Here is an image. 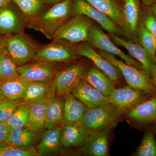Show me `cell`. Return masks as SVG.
I'll use <instances>...</instances> for the list:
<instances>
[{"label":"cell","instance_id":"3957f363","mask_svg":"<svg viewBox=\"0 0 156 156\" xmlns=\"http://www.w3.org/2000/svg\"><path fill=\"white\" fill-rule=\"evenodd\" d=\"M98 53L119 69L129 86L144 92H153L154 87L150 80L149 75L144 70L125 63L117 59L114 55L103 50H100Z\"/></svg>","mask_w":156,"mask_h":156},{"label":"cell","instance_id":"9c48e42d","mask_svg":"<svg viewBox=\"0 0 156 156\" xmlns=\"http://www.w3.org/2000/svg\"><path fill=\"white\" fill-rule=\"evenodd\" d=\"M73 14L84 15L93 20L104 29L112 34H126L122 28L115 24L106 14L95 9L85 0L73 1Z\"/></svg>","mask_w":156,"mask_h":156},{"label":"cell","instance_id":"60d3db41","mask_svg":"<svg viewBox=\"0 0 156 156\" xmlns=\"http://www.w3.org/2000/svg\"><path fill=\"white\" fill-rule=\"evenodd\" d=\"M151 75L152 76L154 83L156 87V59L155 62L154 67L153 71Z\"/></svg>","mask_w":156,"mask_h":156},{"label":"cell","instance_id":"d4e9b609","mask_svg":"<svg viewBox=\"0 0 156 156\" xmlns=\"http://www.w3.org/2000/svg\"><path fill=\"white\" fill-rule=\"evenodd\" d=\"M85 1L95 9L106 14L115 24L125 31L122 7H121L116 0Z\"/></svg>","mask_w":156,"mask_h":156},{"label":"cell","instance_id":"f1b7e54d","mask_svg":"<svg viewBox=\"0 0 156 156\" xmlns=\"http://www.w3.org/2000/svg\"><path fill=\"white\" fill-rule=\"evenodd\" d=\"M31 103L23 101L11 115L7 123L11 128H23L27 126L29 119Z\"/></svg>","mask_w":156,"mask_h":156},{"label":"cell","instance_id":"5b68a950","mask_svg":"<svg viewBox=\"0 0 156 156\" xmlns=\"http://www.w3.org/2000/svg\"><path fill=\"white\" fill-rule=\"evenodd\" d=\"M6 48L18 66L34 59L41 47L23 32L6 38Z\"/></svg>","mask_w":156,"mask_h":156},{"label":"cell","instance_id":"4316f807","mask_svg":"<svg viewBox=\"0 0 156 156\" xmlns=\"http://www.w3.org/2000/svg\"><path fill=\"white\" fill-rule=\"evenodd\" d=\"M37 134L27 127L11 128L5 142L20 147H33L36 142Z\"/></svg>","mask_w":156,"mask_h":156},{"label":"cell","instance_id":"83f0119b","mask_svg":"<svg viewBox=\"0 0 156 156\" xmlns=\"http://www.w3.org/2000/svg\"><path fill=\"white\" fill-rule=\"evenodd\" d=\"M51 83L30 82L23 97V101L31 102L49 96L54 91Z\"/></svg>","mask_w":156,"mask_h":156},{"label":"cell","instance_id":"e575fe53","mask_svg":"<svg viewBox=\"0 0 156 156\" xmlns=\"http://www.w3.org/2000/svg\"><path fill=\"white\" fill-rule=\"evenodd\" d=\"M135 154L137 156H156V141L152 132L147 133Z\"/></svg>","mask_w":156,"mask_h":156},{"label":"cell","instance_id":"ffe728a7","mask_svg":"<svg viewBox=\"0 0 156 156\" xmlns=\"http://www.w3.org/2000/svg\"><path fill=\"white\" fill-rule=\"evenodd\" d=\"M30 82L19 74L0 80V95L14 100L22 99Z\"/></svg>","mask_w":156,"mask_h":156},{"label":"cell","instance_id":"d6a6232c","mask_svg":"<svg viewBox=\"0 0 156 156\" xmlns=\"http://www.w3.org/2000/svg\"><path fill=\"white\" fill-rule=\"evenodd\" d=\"M34 147L25 148L0 142V156H37L38 153Z\"/></svg>","mask_w":156,"mask_h":156},{"label":"cell","instance_id":"ac0fdd59","mask_svg":"<svg viewBox=\"0 0 156 156\" xmlns=\"http://www.w3.org/2000/svg\"><path fill=\"white\" fill-rule=\"evenodd\" d=\"M91 133L82 124L64 125L61 129V145L68 148L80 147Z\"/></svg>","mask_w":156,"mask_h":156},{"label":"cell","instance_id":"f35d334b","mask_svg":"<svg viewBox=\"0 0 156 156\" xmlns=\"http://www.w3.org/2000/svg\"><path fill=\"white\" fill-rule=\"evenodd\" d=\"M9 134L0 131V142H5Z\"/></svg>","mask_w":156,"mask_h":156},{"label":"cell","instance_id":"1f68e13d","mask_svg":"<svg viewBox=\"0 0 156 156\" xmlns=\"http://www.w3.org/2000/svg\"><path fill=\"white\" fill-rule=\"evenodd\" d=\"M136 34L141 46L156 60V39L155 37L146 28L143 23L138 25Z\"/></svg>","mask_w":156,"mask_h":156},{"label":"cell","instance_id":"277c9868","mask_svg":"<svg viewBox=\"0 0 156 156\" xmlns=\"http://www.w3.org/2000/svg\"><path fill=\"white\" fill-rule=\"evenodd\" d=\"M92 22L87 16L75 15L58 29L52 40L60 39L71 44L88 41Z\"/></svg>","mask_w":156,"mask_h":156},{"label":"cell","instance_id":"d6986e66","mask_svg":"<svg viewBox=\"0 0 156 156\" xmlns=\"http://www.w3.org/2000/svg\"><path fill=\"white\" fill-rule=\"evenodd\" d=\"M113 39L119 44L127 50L132 57L139 62L144 71L148 75H151L154 67L155 60L154 59L142 46L138 44L123 40L117 35L112 34Z\"/></svg>","mask_w":156,"mask_h":156},{"label":"cell","instance_id":"ba28073f","mask_svg":"<svg viewBox=\"0 0 156 156\" xmlns=\"http://www.w3.org/2000/svg\"><path fill=\"white\" fill-rule=\"evenodd\" d=\"M55 62L37 60L18 66V74L31 82L51 83L57 71Z\"/></svg>","mask_w":156,"mask_h":156},{"label":"cell","instance_id":"836d02e7","mask_svg":"<svg viewBox=\"0 0 156 156\" xmlns=\"http://www.w3.org/2000/svg\"><path fill=\"white\" fill-rule=\"evenodd\" d=\"M2 96L0 101V122H7L14 111L22 103V99H9Z\"/></svg>","mask_w":156,"mask_h":156},{"label":"cell","instance_id":"2e32d148","mask_svg":"<svg viewBox=\"0 0 156 156\" xmlns=\"http://www.w3.org/2000/svg\"><path fill=\"white\" fill-rule=\"evenodd\" d=\"M130 119L140 123L156 121V97L141 100L126 112Z\"/></svg>","mask_w":156,"mask_h":156},{"label":"cell","instance_id":"cb8c5ba5","mask_svg":"<svg viewBox=\"0 0 156 156\" xmlns=\"http://www.w3.org/2000/svg\"><path fill=\"white\" fill-rule=\"evenodd\" d=\"M49 96L31 102L29 119L27 127L36 133L42 132L46 128V109Z\"/></svg>","mask_w":156,"mask_h":156},{"label":"cell","instance_id":"7c38bea8","mask_svg":"<svg viewBox=\"0 0 156 156\" xmlns=\"http://www.w3.org/2000/svg\"><path fill=\"white\" fill-rule=\"evenodd\" d=\"M142 92L128 86L115 89L108 97L112 104L123 113L142 100Z\"/></svg>","mask_w":156,"mask_h":156},{"label":"cell","instance_id":"4dcf8cb0","mask_svg":"<svg viewBox=\"0 0 156 156\" xmlns=\"http://www.w3.org/2000/svg\"><path fill=\"white\" fill-rule=\"evenodd\" d=\"M19 8L24 18L36 16L45 9V5L39 0H12Z\"/></svg>","mask_w":156,"mask_h":156},{"label":"cell","instance_id":"8992f818","mask_svg":"<svg viewBox=\"0 0 156 156\" xmlns=\"http://www.w3.org/2000/svg\"><path fill=\"white\" fill-rule=\"evenodd\" d=\"M52 41L50 44L41 47L34 59L53 62L68 61L76 59L79 55L78 48L76 50L66 41L60 39Z\"/></svg>","mask_w":156,"mask_h":156},{"label":"cell","instance_id":"8d00e7d4","mask_svg":"<svg viewBox=\"0 0 156 156\" xmlns=\"http://www.w3.org/2000/svg\"><path fill=\"white\" fill-rule=\"evenodd\" d=\"M46 6H51L57 4L62 0H39Z\"/></svg>","mask_w":156,"mask_h":156},{"label":"cell","instance_id":"9a60e30c","mask_svg":"<svg viewBox=\"0 0 156 156\" xmlns=\"http://www.w3.org/2000/svg\"><path fill=\"white\" fill-rule=\"evenodd\" d=\"M9 5L0 9V34L3 35L23 33L25 26L23 16Z\"/></svg>","mask_w":156,"mask_h":156},{"label":"cell","instance_id":"f546056e","mask_svg":"<svg viewBox=\"0 0 156 156\" xmlns=\"http://www.w3.org/2000/svg\"><path fill=\"white\" fill-rule=\"evenodd\" d=\"M18 66L12 58L6 47L0 50V80L18 75Z\"/></svg>","mask_w":156,"mask_h":156},{"label":"cell","instance_id":"74e56055","mask_svg":"<svg viewBox=\"0 0 156 156\" xmlns=\"http://www.w3.org/2000/svg\"><path fill=\"white\" fill-rule=\"evenodd\" d=\"M7 41L6 38L3 35L0 34V50L6 46Z\"/></svg>","mask_w":156,"mask_h":156},{"label":"cell","instance_id":"44dd1931","mask_svg":"<svg viewBox=\"0 0 156 156\" xmlns=\"http://www.w3.org/2000/svg\"><path fill=\"white\" fill-rule=\"evenodd\" d=\"M122 11L125 32L133 37L136 34L140 8V0H123Z\"/></svg>","mask_w":156,"mask_h":156},{"label":"cell","instance_id":"5bb4252c","mask_svg":"<svg viewBox=\"0 0 156 156\" xmlns=\"http://www.w3.org/2000/svg\"><path fill=\"white\" fill-rule=\"evenodd\" d=\"M79 55L84 56L91 60L114 83H118L121 77V72L117 67L106 58L98 53L89 46H81L78 48Z\"/></svg>","mask_w":156,"mask_h":156},{"label":"cell","instance_id":"b9f144b4","mask_svg":"<svg viewBox=\"0 0 156 156\" xmlns=\"http://www.w3.org/2000/svg\"><path fill=\"white\" fill-rule=\"evenodd\" d=\"M151 9L153 13L156 16V3H155L154 5H153Z\"/></svg>","mask_w":156,"mask_h":156},{"label":"cell","instance_id":"e0dca14e","mask_svg":"<svg viewBox=\"0 0 156 156\" xmlns=\"http://www.w3.org/2000/svg\"><path fill=\"white\" fill-rule=\"evenodd\" d=\"M64 100V125L82 124L87 110V106L72 93H68L62 95Z\"/></svg>","mask_w":156,"mask_h":156},{"label":"cell","instance_id":"8fae6325","mask_svg":"<svg viewBox=\"0 0 156 156\" xmlns=\"http://www.w3.org/2000/svg\"><path fill=\"white\" fill-rule=\"evenodd\" d=\"M71 92L87 109L112 104L108 96L104 95L83 79L80 81Z\"/></svg>","mask_w":156,"mask_h":156},{"label":"cell","instance_id":"7bdbcfd3","mask_svg":"<svg viewBox=\"0 0 156 156\" xmlns=\"http://www.w3.org/2000/svg\"><path fill=\"white\" fill-rule=\"evenodd\" d=\"M143 1H144L147 3H152L154 2L152 0H143Z\"/></svg>","mask_w":156,"mask_h":156},{"label":"cell","instance_id":"4fadbf2b","mask_svg":"<svg viewBox=\"0 0 156 156\" xmlns=\"http://www.w3.org/2000/svg\"><path fill=\"white\" fill-rule=\"evenodd\" d=\"M109 130H103L91 133L81 146L80 152L85 156H106L108 154Z\"/></svg>","mask_w":156,"mask_h":156},{"label":"cell","instance_id":"7a4b0ae2","mask_svg":"<svg viewBox=\"0 0 156 156\" xmlns=\"http://www.w3.org/2000/svg\"><path fill=\"white\" fill-rule=\"evenodd\" d=\"M122 114L112 104L87 109L82 125L91 133L110 130L119 122Z\"/></svg>","mask_w":156,"mask_h":156},{"label":"cell","instance_id":"30bf717a","mask_svg":"<svg viewBox=\"0 0 156 156\" xmlns=\"http://www.w3.org/2000/svg\"><path fill=\"white\" fill-rule=\"evenodd\" d=\"M88 41L100 50L111 53L114 56H119L127 64L133 66L140 69L144 70L142 65L139 62L127 55L121 49H119L111 41L103 30L97 27L92 25L89 31Z\"/></svg>","mask_w":156,"mask_h":156},{"label":"cell","instance_id":"ab89813d","mask_svg":"<svg viewBox=\"0 0 156 156\" xmlns=\"http://www.w3.org/2000/svg\"><path fill=\"white\" fill-rule=\"evenodd\" d=\"M12 0H0V9L9 5Z\"/></svg>","mask_w":156,"mask_h":156},{"label":"cell","instance_id":"52a82bcc","mask_svg":"<svg viewBox=\"0 0 156 156\" xmlns=\"http://www.w3.org/2000/svg\"><path fill=\"white\" fill-rule=\"evenodd\" d=\"M87 70L85 65H73L64 69L57 71L52 83L56 95H62L71 93L78 83L83 79Z\"/></svg>","mask_w":156,"mask_h":156},{"label":"cell","instance_id":"d590c367","mask_svg":"<svg viewBox=\"0 0 156 156\" xmlns=\"http://www.w3.org/2000/svg\"><path fill=\"white\" fill-rule=\"evenodd\" d=\"M143 24L156 39V15L153 12L148 13L144 17Z\"/></svg>","mask_w":156,"mask_h":156},{"label":"cell","instance_id":"484cf974","mask_svg":"<svg viewBox=\"0 0 156 156\" xmlns=\"http://www.w3.org/2000/svg\"><path fill=\"white\" fill-rule=\"evenodd\" d=\"M83 79L106 96H108L115 89L112 81L102 71L95 68L86 70Z\"/></svg>","mask_w":156,"mask_h":156},{"label":"cell","instance_id":"ee69618b","mask_svg":"<svg viewBox=\"0 0 156 156\" xmlns=\"http://www.w3.org/2000/svg\"><path fill=\"white\" fill-rule=\"evenodd\" d=\"M1 99H2V96L0 95V101H1Z\"/></svg>","mask_w":156,"mask_h":156},{"label":"cell","instance_id":"603a6c76","mask_svg":"<svg viewBox=\"0 0 156 156\" xmlns=\"http://www.w3.org/2000/svg\"><path fill=\"white\" fill-rule=\"evenodd\" d=\"M62 128L56 127L48 129L42 136L41 142L37 146L39 156L56 155L61 146Z\"/></svg>","mask_w":156,"mask_h":156},{"label":"cell","instance_id":"7402d4cb","mask_svg":"<svg viewBox=\"0 0 156 156\" xmlns=\"http://www.w3.org/2000/svg\"><path fill=\"white\" fill-rule=\"evenodd\" d=\"M64 100L63 98L52 94L48 97L46 109V124L47 129L58 127L63 122Z\"/></svg>","mask_w":156,"mask_h":156},{"label":"cell","instance_id":"6da1fadb","mask_svg":"<svg viewBox=\"0 0 156 156\" xmlns=\"http://www.w3.org/2000/svg\"><path fill=\"white\" fill-rule=\"evenodd\" d=\"M72 14V0H62L34 17L24 18L25 26L52 40L56 32Z\"/></svg>","mask_w":156,"mask_h":156}]
</instances>
